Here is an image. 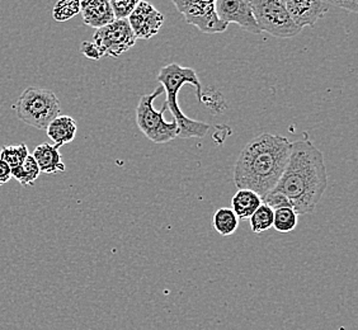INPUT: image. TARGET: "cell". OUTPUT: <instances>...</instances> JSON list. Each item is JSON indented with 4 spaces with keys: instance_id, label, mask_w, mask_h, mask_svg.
<instances>
[{
    "instance_id": "6da1fadb",
    "label": "cell",
    "mask_w": 358,
    "mask_h": 330,
    "mask_svg": "<svg viewBox=\"0 0 358 330\" xmlns=\"http://www.w3.org/2000/svg\"><path fill=\"white\" fill-rule=\"evenodd\" d=\"M327 187L323 152L309 140L291 143L289 160L275 191L282 193L299 216L315 211Z\"/></svg>"
},
{
    "instance_id": "7a4b0ae2",
    "label": "cell",
    "mask_w": 358,
    "mask_h": 330,
    "mask_svg": "<svg viewBox=\"0 0 358 330\" xmlns=\"http://www.w3.org/2000/svg\"><path fill=\"white\" fill-rule=\"evenodd\" d=\"M291 141L273 134L253 138L236 159L234 182L238 189L257 193L261 200L275 189L289 160Z\"/></svg>"
},
{
    "instance_id": "3957f363",
    "label": "cell",
    "mask_w": 358,
    "mask_h": 330,
    "mask_svg": "<svg viewBox=\"0 0 358 330\" xmlns=\"http://www.w3.org/2000/svg\"><path fill=\"white\" fill-rule=\"evenodd\" d=\"M158 82L166 93V108L172 112L176 124H178V138H203L211 129L210 124L196 121L186 116L178 106V93L180 88L186 84H191L196 88V96L199 101L203 99V89L197 73L191 68L180 66L179 64L172 62L162 68L159 71Z\"/></svg>"
},
{
    "instance_id": "277c9868",
    "label": "cell",
    "mask_w": 358,
    "mask_h": 330,
    "mask_svg": "<svg viewBox=\"0 0 358 330\" xmlns=\"http://www.w3.org/2000/svg\"><path fill=\"white\" fill-rule=\"evenodd\" d=\"M17 117L38 130H46L60 116V101L50 89L29 87L22 92L15 104Z\"/></svg>"
},
{
    "instance_id": "5b68a950",
    "label": "cell",
    "mask_w": 358,
    "mask_h": 330,
    "mask_svg": "<svg viewBox=\"0 0 358 330\" xmlns=\"http://www.w3.org/2000/svg\"><path fill=\"white\" fill-rule=\"evenodd\" d=\"M164 93V89L159 87L154 90L152 94H145L140 98L138 107H136V124L138 129L155 144H166L176 138H178L179 127L173 122H166L164 120V112L166 104H163L162 110H157L154 108V102L160 94Z\"/></svg>"
},
{
    "instance_id": "8992f818",
    "label": "cell",
    "mask_w": 358,
    "mask_h": 330,
    "mask_svg": "<svg viewBox=\"0 0 358 330\" xmlns=\"http://www.w3.org/2000/svg\"><path fill=\"white\" fill-rule=\"evenodd\" d=\"M261 32L277 38H291L301 32L292 21L285 0H249Z\"/></svg>"
},
{
    "instance_id": "52a82bcc",
    "label": "cell",
    "mask_w": 358,
    "mask_h": 330,
    "mask_svg": "<svg viewBox=\"0 0 358 330\" xmlns=\"http://www.w3.org/2000/svg\"><path fill=\"white\" fill-rule=\"evenodd\" d=\"M173 4L188 24L199 28L202 34H222L227 29V24L216 13L214 0H174Z\"/></svg>"
},
{
    "instance_id": "ba28073f",
    "label": "cell",
    "mask_w": 358,
    "mask_h": 330,
    "mask_svg": "<svg viewBox=\"0 0 358 330\" xmlns=\"http://www.w3.org/2000/svg\"><path fill=\"white\" fill-rule=\"evenodd\" d=\"M136 37L127 21L112 22L108 26L96 29L93 41L104 55L118 57L135 46Z\"/></svg>"
},
{
    "instance_id": "9c48e42d",
    "label": "cell",
    "mask_w": 358,
    "mask_h": 330,
    "mask_svg": "<svg viewBox=\"0 0 358 330\" xmlns=\"http://www.w3.org/2000/svg\"><path fill=\"white\" fill-rule=\"evenodd\" d=\"M216 13L225 24H239L244 31L253 35H261L249 0H217L215 1Z\"/></svg>"
},
{
    "instance_id": "30bf717a",
    "label": "cell",
    "mask_w": 358,
    "mask_h": 330,
    "mask_svg": "<svg viewBox=\"0 0 358 330\" xmlns=\"http://www.w3.org/2000/svg\"><path fill=\"white\" fill-rule=\"evenodd\" d=\"M127 22L136 40H150L154 36L158 35L164 23V15L152 7L150 3L138 1Z\"/></svg>"
},
{
    "instance_id": "8fae6325",
    "label": "cell",
    "mask_w": 358,
    "mask_h": 330,
    "mask_svg": "<svg viewBox=\"0 0 358 330\" xmlns=\"http://www.w3.org/2000/svg\"><path fill=\"white\" fill-rule=\"evenodd\" d=\"M285 4L292 21L300 29L313 27L329 10V4L322 0H287Z\"/></svg>"
},
{
    "instance_id": "7c38bea8",
    "label": "cell",
    "mask_w": 358,
    "mask_h": 330,
    "mask_svg": "<svg viewBox=\"0 0 358 330\" xmlns=\"http://www.w3.org/2000/svg\"><path fill=\"white\" fill-rule=\"evenodd\" d=\"M80 13L87 26L92 28L106 27L116 21L112 12L110 1L107 0H90L80 1Z\"/></svg>"
},
{
    "instance_id": "4fadbf2b",
    "label": "cell",
    "mask_w": 358,
    "mask_h": 330,
    "mask_svg": "<svg viewBox=\"0 0 358 330\" xmlns=\"http://www.w3.org/2000/svg\"><path fill=\"white\" fill-rule=\"evenodd\" d=\"M36 163L40 168V172L46 174H57L65 172V164L62 163V154L59 152V146L50 145L48 143L38 145L32 154Z\"/></svg>"
},
{
    "instance_id": "5bb4252c",
    "label": "cell",
    "mask_w": 358,
    "mask_h": 330,
    "mask_svg": "<svg viewBox=\"0 0 358 330\" xmlns=\"http://www.w3.org/2000/svg\"><path fill=\"white\" fill-rule=\"evenodd\" d=\"M76 120L70 116H57V117L50 122L46 129L48 138H51L56 146L69 144L76 136Z\"/></svg>"
},
{
    "instance_id": "9a60e30c",
    "label": "cell",
    "mask_w": 358,
    "mask_h": 330,
    "mask_svg": "<svg viewBox=\"0 0 358 330\" xmlns=\"http://www.w3.org/2000/svg\"><path fill=\"white\" fill-rule=\"evenodd\" d=\"M262 205L261 197L249 189H239L231 199V210L239 220H247Z\"/></svg>"
},
{
    "instance_id": "2e32d148",
    "label": "cell",
    "mask_w": 358,
    "mask_h": 330,
    "mask_svg": "<svg viewBox=\"0 0 358 330\" xmlns=\"http://www.w3.org/2000/svg\"><path fill=\"white\" fill-rule=\"evenodd\" d=\"M213 225L221 236H229L236 231V229L239 227V219L236 217V215L231 208L221 207L214 213Z\"/></svg>"
},
{
    "instance_id": "e0dca14e",
    "label": "cell",
    "mask_w": 358,
    "mask_h": 330,
    "mask_svg": "<svg viewBox=\"0 0 358 330\" xmlns=\"http://www.w3.org/2000/svg\"><path fill=\"white\" fill-rule=\"evenodd\" d=\"M10 171H12V177L17 179L22 186H34L36 179L38 178L41 174L38 165L31 154L28 155L21 166H17Z\"/></svg>"
},
{
    "instance_id": "ac0fdd59",
    "label": "cell",
    "mask_w": 358,
    "mask_h": 330,
    "mask_svg": "<svg viewBox=\"0 0 358 330\" xmlns=\"http://www.w3.org/2000/svg\"><path fill=\"white\" fill-rule=\"evenodd\" d=\"M28 155H29V152H28L27 145L24 144V143H22L20 145L3 146L1 150H0V159L10 169H14L17 166H21Z\"/></svg>"
},
{
    "instance_id": "d6986e66",
    "label": "cell",
    "mask_w": 358,
    "mask_h": 330,
    "mask_svg": "<svg viewBox=\"0 0 358 330\" xmlns=\"http://www.w3.org/2000/svg\"><path fill=\"white\" fill-rule=\"evenodd\" d=\"M299 222V216L291 207H283L275 210L273 215V227L278 233H289L295 230Z\"/></svg>"
},
{
    "instance_id": "ffe728a7",
    "label": "cell",
    "mask_w": 358,
    "mask_h": 330,
    "mask_svg": "<svg viewBox=\"0 0 358 330\" xmlns=\"http://www.w3.org/2000/svg\"><path fill=\"white\" fill-rule=\"evenodd\" d=\"M273 215L275 211L271 207L261 205L250 216V227L255 234H261L263 231H267L273 227Z\"/></svg>"
},
{
    "instance_id": "44dd1931",
    "label": "cell",
    "mask_w": 358,
    "mask_h": 330,
    "mask_svg": "<svg viewBox=\"0 0 358 330\" xmlns=\"http://www.w3.org/2000/svg\"><path fill=\"white\" fill-rule=\"evenodd\" d=\"M80 13V1L79 0H62L56 3L52 10V17L56 22H66Z\"/></svg>"
},
{
    "instance_id": "7402d4cb",
    "label": "cell",
    "mask_w": 358,
    "mask_h": 330,
    "mask_svg": "<svg viewBox=\"0 0 358 330\" xmlns=\"http://www.w3.org/2000/svg\"><path fill=\"white\" fill-rule=\"evenodd\" d=\"M138 0H112L110 1L112 12L116 21H127L134 9L138 6Z\"/></svg>"
},
{
    "instance_id": "603a6c76",
    "label": "cell",
    "mask_w": 358,
    "mask_h": 330,
    "mask_svg": "<svg viewBox=\"0 0 358 330\" xmlns=\"http://www.w3.org/2000/svg\"><path fill=\"white\" fill-rule=\"evenodd\" d=\"M262 203L266 206L271 207L273 211L278 208H283V207H291L289 200L283 196L282 193L277 192L275 189L263 197Z\"/></svg>"
},
{
    "instance_id": "cb8c5ba5",
    "label": "cell",
    "mask_w": 358,
    "mask_h": 330,
    "mask_svg": "<svg viewBox=\"0 0 358 330\" xmlns=\"http://www.w3.org/2000/svg\"><path fill=\"white\" fill-rule=\"evenodd\" d=\"M80 52L83 54L85 57H88L90 60H101L103 57V54L101 52V50L96 48L94 42L84 41L80 46Z\"/></svg>"
},
{
    "instance_id": "d4e9b609",
    "label": "cell",
    "mask_w": 358,
    "mask_h": 330,
    "mask_svg": "<svg viewBox=\"0 0 358 330\" xmlns=\"http://www.w3.org/2000/svg\"><path fill=\"white\" fill-rule=\"evenodd\" d=\"M331 6L334 7L343 8L345 10H350L353 13L358 12V1L357 0H331V1H327Z\"/></svg>"
},
{
    "instance_id": "484cf974",
    "label": "cell",
    "mask_w": 358,
    "mask_h": 330,
    "mask_svg": "<svg viewBox=\"0 0 358 330\" xmlns=\"http://www.w3.org/2000/svg\"><path fill=\"white\" fill-rule=\"evenodd\" d=\"M10 178H12L10 168L0 159V186L6 185Z\"/></svg>"
}]
</instances>
